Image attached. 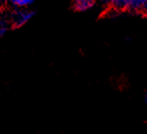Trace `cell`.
<instances>
[{
  "instance_id": "6da1fadb",
  "label": "cell",
  "mask_w": 147,
  "mask_h": 134,
  "mask_svg": "<svg viewBox=\"0 0 147 134\" xmlns=\"http://www.w3.org/2000/svg\"><path fill=\"white\" fill-rule=\"evenodd\" d=\"M35 12L32 10H29L26 8H20L15 10L10 15V22L14 27H20L30 21L32 17L34 16Z\"/></svg>"
},
{
  "instance_id": "7a4b0ae2",
  "label": "cell",
  "mask_w": 147,
  "mask_h": 134,
  "mask_svg": "<svg viewBox=\"0 0 147 134\" xmlns=\"http://www.w3.org/2000/svg\"><path fill=\"white\" fill-rule=\"evenodd\" d=\"M95 4L96 0H74L73 8L79 12H84L93 8Z\"/></svg>"
},
{
  "instance_id": "3957f363",
  "label": "cell",
  "mask_w": 147,
  "mask_h": 134,
  "mask_svg": "<svg viewBox=\"0 0 147 134\" xmlns=\"http://www.w3.org/2000/svg\"><path fill=\"white\" fill-rule=\"evenodd\" d=\"M7 1L9 4L12 5L13 7H16L17 9L26 8L34 2V0H7Z\"/></svg>"
},
{
  "instance_id": "277c9868",
  "label": "cell",
  "mask_w": 147,
  "mask_h": 134,
  "mask_svg": "<svg viewBox=\"0 0 147 134\" xmlns=\"http://www.w3.org/2000/svg\"><path fill=\"white\" fill-rule=\"evenodd\" d=\"M147 0H131V4H130V9L131 11H134V12H141L144 7V5L146 4Z\"/></svg>"
},
{
  "instance_id": "5b68a950",
  "label": "cell",
  "mask_w": 147,
  "mask_h": 134,
  "mask_svg": "<svg viewBox=\"0 0 147 134\" xmlns=\"http://www.w3.org/2000/svg\"><path fill=\"white\" fill-rule=\"evenodd\" d=\"M131 4V0H115L113 7L116 10H126L129 9Z\"/></svg>"
},
{
  "instance_id": "8992f818",
  "label": "cell",
  "mask_w": 147,
  "mask_h": 134,
  "mask_svg": "<svg viewBox=\"0 0 147 134\" xmlns=\"http://www.w3.org/2000/svg\"><path fill=\"white\" fill-rule=\"evenodd\" d=\"M9 20L4 18H1L0 20V37H4L5 33L8 31L9 29Z\"/></svg>"
},
{
  "instance_id": "52a82bcc",
  "label": "cell",
  "mask_w": 147,
  "mask_h": 134,
  "mask_svg": "<svg viewBox=\"0 0 147 134\" xmlns=\"http://www.w3.org/2000/svg\"><path fill=\"white\" fill-rule=\"evenodd\" d=\"M99 2H100L101 5L103 6H112L113 7V4H114V1L115 0H98Z\"/></svg>"
},
{
  "instance_id": "ba28073f",
  "label": "cell",
  "mask_w": 147,
  "mask_h": 134,
  "mask_svg": "<svg viewBox=\"0 0 147 134\" xmlns=\"http://www.w3.org/2000/svg\"><path fill=\"white\" fill-rule=\"evenodd\" d=\"M141 12H142L143 14L147 15V2H146V4L144 5V7H143V9H142V11H141Z\"/></svg>"
},
{
  "instance_id": "9c48e42d",
  "label": "cell",
  "mask_w": 147,
  "mask_h": 134,
  "mask_svg": "<svg viewBox=\"0 0 147 134\" xmlns=\"http://www.w3.org/2000/svg\"><path fill=\"white\" fill-rule=\"evenodd\" d=\"M144 101H145V105H146V107H147V92H146V94H145Z\"/></svg>"
}]
</instances>
